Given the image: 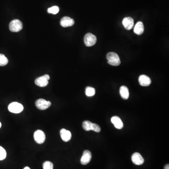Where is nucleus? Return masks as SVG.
Here are the masks:
<instances>
[{"label": "nucleus", "instance_id": "nucleus-1", "mask_svg": "<svg viewBox=\"0 0 169 169\" xmlns=\"http://www.w3.org/2000/svg\"><path fill=\"white\" fill-rule=\"evenodd\" d=\"M108 62L112 66H119L121 63L118 54L116 53L109 52L107 54Z\"/></svg>", "mask_w": 169, "mask_h": 169}, {"label": "nucleus", "instance_id": "nucleus-2", "mask_svg": "<svg viewBox=\"0 0 169 169\" xmlns=\"http://www.w3.org/2000/svg\"><path fill=\"white\" fill-rule=\"evenodd\" d=\"M8 110L10 112L18 114L20 113L24 110V107L20 103L13 102L8 106Z\"/></svg>", "mask_w": 169, "mask_h": 169}, {"label": "nucleus", "instance_id": "nucleus-3", "mask_svg": "<svg viewBox=\"0 0 169 169\" xmlns=\"http://www.w3.org/2000/svg\"><path fill=\"white\" fill-rule=\"evenodd\" d=\"M9 28L11 32H18L23 28V24L18 19H15L10 22Z\"/></svg>", "mask_w": 169, "mask_h": 169}, {"label": "nucleus", "instance_id": "nucleus-23", "mask_svg": "<svg viewBox=\"0 0 169 169\" xmlns=\"http://www.w3.org/2000/svg\"><path fill=\"white\" fill-rule=\"evenodd\" d=\"M92 130L96 132V133H99L101 131V128H100V126H98L97 124L93 123Z\"/></svg>", "mask_w": 169, "mask_h": 169}, {"label": "nucleus", "instance_id": "nucleus-24", "mask_svg": "<svg viewBox=\"0 0 169 169\" xmlns=\"http://www.w3.org/2000/svg\"><path fill=\"white\" fill-rule=\"evenodd\" d=\"M164 169H169V164H166V165L164 166Z\"/></svg>", "mask_w": 169, "mask_h": 169}, {"label": "nucleus", "instance_id": "nucleus-11", "mask_svg": "<svg viewBox=\"0 0 169 169\" xmlns=\"http://www.w3.org/2000/svg\"><path fill=\"white\" fill-rule=\"evenodd\" d=\"M139 84L142 86L147 87L150 85L151 83V80L149 77L147 76V75H140L139 78Z\"/></svg>", "mask_w": 169, "mask_h": 169}, {"label": "nucleus", "instance_id": "nucleus-4", "mask_svg": "<svg viewBox=\"0 0 169 169\" xmlns=\"http://www.w3.org/2000/svg\"><path fill=\"white\" fill-rule=\"evenodd\" d=\"M50 79V76L48 74H45L42 76L37 78L35 80V83L37 86L40 87H45L48 85Z\"/></svg>", "mask_w": 169, "mask_h": 169}, {"label": "nucleus", "instance_id": "nucleus-5", "mask_svg": "<svg viewBox=\"0 0 169 169\" xmlns=\"http://www.w3.org/2000/svg\"><path fill=\"white\" fill-rule=\"evenodd\" d=\"M37 108L40 110H45L50 108L51 105L50 101H47L43 99H39L35 102Z\"/></svg>", "mask_w": 169, "mask_h": 169}, {"label": "nucleus", "instance_id": "nucleus-19", "mask_svg": "<svg viewBox=\"0 0 169 169\" xmlns=\"http://www.w3.org/2000/svg\"><path fill=\"white\" fill-rule=\"evenodd\" d=\"M8 59L4 54H0V66H4L8 63Z\"/></svg>", "mask_w": 169, "mask_h": 169}, {"label": "nucleus", "instance_id": "nucleus-22", "mask_svg": "<svg viewBox=\"0 0 169 169\" xmlns=\"http://www.w3.org/2000/svg\"><path fill=\"white\" fill-rule=\"evenodd\" d=\"M43 169H53V164L50 161H46L43 164Z\"/></svg>", "mask_w": 169, "mask_h": 169}, {"label": "nucleus", "instance_id": "nucleus-17", "mask_svg": "<svg viewBox=\"0 0 169 169\" xmlns=\"http://www.w3.org/2000/svg\"><path fill=\"white\" fill-rule=\"evenodd\" d=\"M93 124L91 122L89 121H85L83 122L82 124V127L86 131H89L92 130V127H93Z\"/></svg>", "mask_w": 169, "mask_h": 169}, {"label": "nucleus", "instance_id": "nucleus-20", "mask_svg": "<svg viewBox=\"0 0 169 169\" xmlns=\"http://www.w3.org/2000/svg\"><path fill=\"white\" fill-rule=\"evenodd\" d=\"M59 11V8L58 6H54L48 9V12L50 14H58Z\"/></svg>", "mask_w": 169, "mask_h": 169}, {"label": "nucleus", "instance_id": "nucleus-12", "mask_svg": "<svg viewBox=\"0 0 169 169\" xmlns=\"http://www.w3.org/2000/svg\"><path fill=\"white\" fill-rule=\"evenodd\" d=\"M122 23L124 27L127 30H130L132 29L134 27V20L133 18L131 17H127L123 19Z\"/></svg>", "mask_w": 169, "mask_h": 169}, {"label": "nucleus", "instance_id": "nucleus-8", "mask_svg": "<svg viewBox=\"0 0 169 169\" xmlns=\"http://www.w3.org/2000/svg\"><path fill=\"white\" fill-rule=\"evenodd\" d=\"M91 159L92 154L91 152L88 150H85L80 159V162L82 165H87L90 162Z\"/></svg>", "mask_w": 169, "mask_h": 169}, {"label": "nucleus", "instance_id": "nucleus-7", "mask_svg": "<svg viewBox=\"0 0 169 169\" xmlns=\"http://www.w3.org/2000/svg\"><path fill=\"white\" fill-rule=\"evenodd\" d=\"M34 139L38 144L43 143L46 139L45 134L42 131L38 130L34 133Z\"/></svg>", "mask_w": 169, "mask_h": 169}, {"label": "nucleus", "instance_id": "nucleus-6", "mask_svg": "<svg viewBox=\"0 0 169 169\" xmlns=\"http://www.w3.org/2000/svg\"><path fill=\"white\" fill-rule=\"evenodd\" d=\"M97 38L95 35L87 33L84 37V43L87 46H91L96 43Z\"/></svg>", "mask_w": 169, "mask_h": 169}, {"label": "nucleus", "instance_id": "nucleus-10", "mask_svg": "<svg viewBox=\"0 0 169 169\" xmlns=\"http://www.w3.org/2000/svg\"><path fill=\"white\" fill-rule=\"evenodd\" d=\"M74 24L73 19L68 17H64L61 19L60 25L63 27L71 26Z\"/></svg>", "mask_w": 169, "mask_h": 169}, {"label": "nucleus", "instance_id": "nucleus-25", "mask_svg": "<svg viewBox=\"0 0 169 169\" xmlns=\"http://www.w3.org/2000/svg\"><path fill=\"white\" fill-rule=\"evenodd\" d=\"M24 169H31L29 167H26Z\"/></svg>", "mask_w": 169, "mask_h": 169}, {"label": "nucleus", "instance_id": "nucleus-13", "mask_svg": "<svg viewBox=\"0 0 169 169\" xmlns=\"http://www.w3.org/2000/svg\"><path fill=\"white\" fill-rule=\"evenodd\" d=\"M60 135L63 142H68L71 139V134L69 131L62 129L60 131Z\"/></svg>", "mask_w": 169, "mask_h": 169}, {"label": "nucleus", "instance_id": "nucleus-15", "mask_svg": "<svg viewBox=\"0 0 169 169\" xmlns=\"http://www.w3.org/2000/svg\"><path fill=\"white\" fill-rule=\"evenodd\" d=\"M144 31V27L143 22L140 21L137 22L134 27V31L135 34L137 35H141L143 33Z\"/></svg>", "mask_w": 169, "mask_h": 169}, {"label": "nucleus", "instance_id": "nucleus-16", "mask_svg": "<svg viewBox=\"0 0 169 169\" xmlns=\"http://www.w3.org/2000/svg\"><path fill=\"white\" fill-rule=\"evenodd\" d=\"M120 94L122 98L123 99L127 100L128 99L129 96V92L127 87L124 86L121 87L120 88Z\"/></svg>", "mask_w": 169, "mask_h": 169}, {"label": "nucleus", "instance_id": "nucleus-26", "mask_svg": "<svg viewBox=\"0 0 169 169\" xmlns=\"http://www.w3.org/2000/svg\"><path fill=\"white\" fill-rule=\"evenodd\" d=\"M1 127H2V124H1V123L0 122V128Z\"/></svg>", "mask_w": 169, "mask_h": 169}, {"label": "nucleus", "instance_id": "nucleus-18", "mask_svg": "<svg viewBox=\"0 0 169 169\" xmlns=\"http://www.w3.org/2000/svg\"><path fill=\"white\" fill-rule=\"evenodd\" d=\"M85 93L87 96L88 97H92L95 95V89L90 87H87L86 88Z\"/></svg>", "mask_w": 169, "mask_h": 169}, {"label": "nucleus", "instance_id": "nucleus-21", "mask_svg": "<svg viewBox=\"0 0 169 169\" xmlns=\"http://www.w3.org/2000/svg\"><path fill=\"white\" fill-rule=\"evenodd\" d=\"M7 155L6 150L2 147L0 146V160H3L5 159Z\"/></svg>", "mask_w": 169, "mask_h": 169}, {"label": "nucleus", "instance_id": "nucleus-9", "mask_svg": "<svg viewBox=\"0 0 169 169\" xmlns=\"http://www.w3.org/2000/svg\"><path fill=\"white\" fill-rule=\"evenodd\" d=\"M131 160L134 164L137 165H142L144 162L143 157L140 154L137 152L133 154L131 156Z\"/></svg>", "mask_w": 169, "mask_h": 169}, {"label": "nucleus", "instance_id": "nucleus-14", "mask_svg": "<svg viewBox=\"0 0 169 169\" xmlns=\"http://www.w3.org/2000/svg\"><path fill=\"white\" fill-rule=\"evenodd\" d=\"M111 121L115 127L118 129H121L123 128L124 127L123 122L122 121L120 118H119L118 116H114L112 117L111 119Z\"/></svg>", "mask_w": 169, "mask_h": 169}]
</instances>
